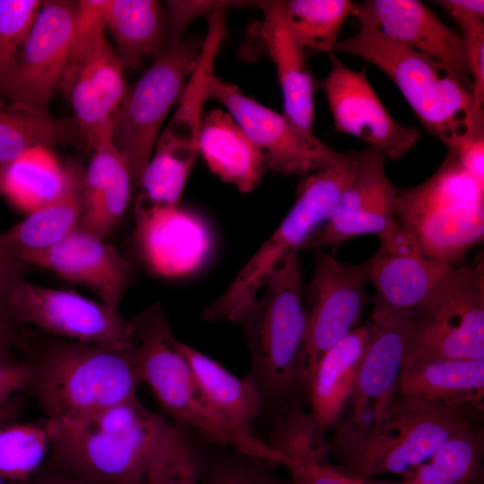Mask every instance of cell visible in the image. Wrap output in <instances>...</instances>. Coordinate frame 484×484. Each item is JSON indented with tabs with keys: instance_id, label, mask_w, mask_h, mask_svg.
Here are the masks:
<instances>
[{
	"instance_id": "1",
	"label": "cell",
	"mask_w": 484,
	"mask_h": 484,
	"mask_svg": "<svg viewBox=\"0 0 484 484\" xmlns=\"http://www.w3.org/2000/svg\"><path fill=\"white\" fill-rule=\"evenodd\" d=\"M46 419L56 460L99 484H143L169 425L137 397L82 419Z\"/></svg>"
},
{
	"instance_id": "2",
	"label": "cell",
	"mask_w": 484,
	"mask_h": 484,
	"mask_svg": "<svg viewBox=\"0 0 484 484\" xmlns=\"http://www.w3.org/2000/svg\"><path fill=\"white\" fill-rule=\"evenodd\" d=\"M304 291L298 252H292L278 263L239 322L251 355L250 373L265 401L280 406L281 417L301 410L307 394L301 371Z\"/></svg>"
},
{
	"instance_id": "3",
	"label": "cell",
	"mask_w": 484,
	"mask_h": 484,
	"mask_svg": "<svg viewBox=\"0 0 484 484\" xmlns=\"http://www.w3.org/2000/svg\"><path fill=\"white\" fill-rule=\"evenodd\" d=\"M132 320V353L141 382L149 385L177 422L191 427L205 440L231 447L248 458L281 464L283 456L273 445L234 427L211 407L159 306Z\"/></svg>"
},
{
	"instance_id": "4",
	"label": "cell",
	"mask_w": 484,
	"mask_h": 484,
	"mask_svg": "<svg viewBox=\"0 0 484 484\" xmlns=\"http://www.w3.org/2000/svg\"><path fill=\"white\" fill-rule=\"evenodd\" d=\"M356 56L382 70L431 134L453 151L469 132L471 91L446 66L399 43L370 24L338 39L333 53Z\"/></svg>"
},
{
	"instance_id": "5",
	"label": "cell",
	"mask_w": 484,
	"mask_h": 484,
	"mask_svg": "<svg viewBox=\"0 0 484 484\" xmlns=\"http://www.w3.org/2000/svg\"><path fill=\"white\" fill-rule=\"evenodd\" d=\"M30 386L49 419H78L136 397L142 383L132 353L65 341L34 362Z\"/></svg>"
},
{
	"instance_id": "6",
	"label": "cell",
	"mask_w": 484,
	"mask_h": 484,
	"mask_svg": "<svg viewBox=\"0 0 484 484\" xmlns=\"http://www.w3.org/2000/svg\"><path fill=\"white\" fill-rule=\"evenodd\" d=\"M429 258L456 267L484 237V186L447 154L416 186L398 189L395 219Z\"/></svg>"
},
{
	"instance_id": "7",
	"label": "cell",
	"mask_w": 484,
	"mask_h": 484,
	"mask_svg": "<svg viewBox=\"0 0 484 484\" xmlns=\"http://www.w3.org/2000/svg\"><path fill=\"white\" fill-rule=\"evenodd\" d=\"M350 179L351 171L343 163L303 176L294 203L278 228L220 296L203 308L201 318L210 323L239 324L278 263L288 254L305 248L328 221Z\"/></svg>"
},
{
	"instance_id": "8",
	"label": "cell",
	"mask_w": 484,
	"mask_h": 484,
	"mask_svg": "<svg viewBox=\"0 0 484 484\" xmlns=\"http://www.w3.org/2000/svg\"><path fill=\"white\" fill-rule=\"evenodd\" d=\"M483 410L432 406L395 393L338 469L363 480L380 474L403 477L457 430L480 422Z\"/></svg>"
},
{
	"instance_id": "9",
	"label": "cell",
	"mask_w": 484,
	"mask_h": 484,
	"mask_svg": "<svg viewBox=\"0 0 484 484\" xmlns=\"http://www.w3.org/2000/svg\"><path fill=\"white\" fill-rule=\"evenodd\" d=\"M71 52L61 88L84 144L91 151L112 143L130 87L101 15L102 0H81Z\"/></svg>"
},
{
	"instance_id": "10",
	"label": "cell",
	"mask_w": 484,
	"mask_h": 484,
	"mask_svg": "<svg viewBox=\"0 0 484 484\" xmlns=\"http://www.w3.org/2000/svg\"><path fill=\"white\" fill-rule=\"evenodd\" d=\"M436 359L484 360V264L452 267L412 324L402 368Z\"/></svg>"
},
{
	"instance_id": "11",
	"label": "cell",
	"mask_w": 484,
	"mask_h": 484,
	"mask_svg": "<svg viewBox=\"0 0 484 484\" xmlns=\"http://www.w3.org/2000/svg\"><path fill=\"white\" fill-rule=\"evenodd\" d=\"M202 44V39L190 38L170 46L129 89L111 143L125 159L135 186L164 120L178 103L198 62Z\"/></svg>"
},
{
	"instance_id": "12",
	"label": "cell",
	"mask_w": 484,
	"mask_h": 484,
	"mask_svg": "<svg viewBox=\"0 0 484 484\" xmlns=\"http://www.w3.org/2000/svg\"><path fill=\"white\" fill-rule=\"evenodd\" d=\"M0 307L16 325L117 350L134 346L132 319L72 290L43 287L23 277L9 289Z\"/></svg>"
},
{
	"instance_id": "13",
	"label": "cell",
	"mask_w": 484,
	"mask_h": 484,
	"mask_svg": "<svg viewBox=\"0 0 484 484\" xmlns=\"http://www.w3.org/2000/svg\"><path fill=\"white\" fill-rule=\"evenodd\" d=\"M367 282L362 264L341 262L317 250L312 276L304 291L306 332L301 371L307 393L320 358L359 326L366 307L372 303Z\"/></svg>"
},
{
	"instance_id": "14",
	"label": "cell",
	"mask_w": 484,
	"mask_h": 484,
	"mask_svg": "<svg viewBox=\"0 0 484 484\" xmlns=\"http://www.w3.org/2000/svg\"><path fill=\"white\" fill-rule=\"evenodd\" d=\"M209 97L219 100L261 151L266 169L290 176H306L335 162L337 151L284 113L246 96L240 89L213 75Z\"/></svg>"
},
{
	"instance_id": "15",
	"label": "cell",
	"mask_w": 484,
	"mask_h": 484,
	"mask_svg": "<svg viewBox=\"0 0 484 484\" xmlns=\"http://www.w3.org/2000/svg\"><path fill=\"white\" fill-rule=\"evenodd\" d=\"M79 15L78 1L47 0L30 31L18 64L0 96L49 114L61 88Z\"/></svg>"
},
{
	"instance_id": "16",
	"label": "cell",
	"mask_w": 484,
	"mask_h": 484,
	"mask_svg": "<svg viewBox=\"0 0 484 484\" xmlns=\"http://www.w3.org/2000/svg\"><path fill=\"white\" fill-rule=\"evenodd\" d=\"M372 303L368 336L349 398V426L366 427L367 422V431L396 393L411 328L420 314Z\"/></svg>"
},
{
	"instance_id": "17",
	"label": "cell",
	"mask_w": 484,
	"mask_h": 484,
	"mask_svg": "<svg viewBox=\"0 0 484 484\" xmlns=\"http://www.w3.org/2000/svg\"><path fill=\"white\" fill-rule=\"evenodd\" d=\"M330 61L324 90L336 130L366 142L385 157H403L417 143L419 131L401 125L390 115L365 69L349 68L334 53H330Z\"/></svg>"
},
{
	"instance_id": "18",
	"label": "cell",
	"mask_w": 484,
	"mask_h": 484,
	"mask_svg": "<svg viewBox=\"0 0 484 484\" xmlns=\"http://www.w3.org/2000/svg\"><path fill=\"white\" fill-rule=\"evenodd\" d=\"M378 238L377 250L362 263L367 281L376 289L373 301L393 310L421 313L452 267L428 257L398 223Z\"/></svg>"
},
{
	"instance_id": "19",
	"label": "cell",
	"mask_w": 484,
	"mask_h": 484,
	"mask_svg": "<svg viewBox=\"0 0 484 484\" xmlns=\"http://www.w3.org/2000/svg\"><path fill=\"white\" fill-rule=\"evenodd\" d=\"M385 160L376 148L368 146L359 151L357 169L334 212L305 248H336L356 237H380L397 223L398 188L385 173Z\"/></svg>"
},
{
	"instance_id": "20",
	"label": "cell",
	"mask_w": 484,
	"mask_h": 484,
	"mask_svg": "<svg viewBox=\"0 0 484 484\" xmlns=\"http://www.w3.org/2000/svg\"><path fill=\"white\" fill-rule=\"evenodd\" d=\"M21 260L89 289L115 311L133 278L132 264L118 249L80 227L57 245Z\"/></svg>"
},
{
	"instance_id": "21",
	"label": "cell",
	"mask_w": 484,
	"mask_h": 484,
	"mask_svg": "<svg viewBox=\"0 0 484 484\" xmlns=\"http://www.w3.org/2000/svg\"><path fill=\"white\" fill-rule=\"evenodd\" d=\"M359 23L379 29L390 39L446 66L471 91L462 39L418 0H368L357 4Z\"/></svg>"
},
{
	"instance_id": "22",
	"label": "cell",
	"mask_w": 484,
	"mask_h": 484,
	"mask_svg": "<svg viewBox=\"0 0 484 484\" xmlns=\"http://www.w3.org/2000/svg\"><path fill=\"white\" fill-rule=\"evenodd\" d=\"M135 240L147 267L164 277L194 272L205 262L212 246L204 222L178 206L135 204Z\"/></svg>"
},
{
	"instance_id": "23",
	"label": "cell",
	"mask_w": 484,
	"mask_h": 484,
	"mask_svg": "<svg viewBox=\"0 0 484 484\" xmlns=\"http://www.w3.org/2000/svg\"><path fill=\"white\" fill-rule=\"evenodd\" d=\"M259 33L275 65L283 96L284 114L301 128L313 132L315 86L304 48L290 35L281 1H261Z\"/></svg>"
},
{
	"instance_id": "24",
	"label": "cell",
	"mask_w": 484,
	"mask_h": 484,
	"mask_svg": "<svg viewBox=\"0 0 484 484\" xmlns=\"http://www.w3.org/2000/svg\"><path fill=\"white\" fill-rule=\"evenodd\" d=\"M197 151L215 175L242 193L251 192L266 169L259 148L232 116L221 109L203 116Z\"/></svg>"
},
{
	"instance_id": "25",
	"label": "cell",
	"mask_w": 484,
	"mask_h": 484,
	"mask_svg": "<svg viewBox=\"0 0 484 484\" xmlns=\"http://www.w3.org/2000/svg\"><path fill=\"white\" fill-rule=\"evenodd\" d=\"M396 393L432 406L483 410L484 360L436 359L402 368Z\"/></svg>"
},
{
	"instance_id": "26",
	"label": "cell",
	"mask_w": 484,
	"mask_h": 484,
	"mask_svg": "<svg viewBox=\"0 0 484 484\" xmlns=\"http://www.w3.org/2000/svg\"><path fill=\"white\" fill-rule=\"evenodd\" d=\"M101 15L125 70H136L170 47L167 10L153 0H102Z\"/></svg>"
},
{
	"instance_id": "27",
	"label": "cell",
	"mask_w": 484,
	"mask_h": 484,
	"mask_svg": "<svg viewBox=\"0 0 484 484\" xmlns=\"http://www.w3.org/2000/svg\"><path fill=\"white\" fill-rule=\"evenodd\" d=\"M367 336L366 322L325 351L316 363L307 397L310 414L323 430L336 422L349 401Z\"/></svg>"
},
{
	"instance_id": "28",
	"label": "cell",
	"mask_w": 484,
	"mask_h": 484,
	"mask_svg": "<svg viewBox=\"0 0 484 484\" xmlns=\"http://www.w3.org/2000/svg\"><path fill=\"white\" fill-rule=\"evenodd\" d=\"M177 345L211 407L234 427L253 434L252 423L264 398L252 373L236 376L196 349L178 340Z\"/></svg>"
},
{
	"instance_id": "29",
	"label": "cell",
	"mask_w": 484,
	"mask_h": 484,
	"mask_svg": "<svg viewBox=\"0 0 484 484\" xmlns=\"http://www.w3.org/2000/svg\"><path fill=\"white\" fill-rule=\"evenodd\" d=\"M81 179L78 171L62 166L49 148L36 147L1 170L0 192L29 213L58 200Z\"/></svg>"
},
{
	"instance_id": "30",
	"label": "cell",
	"mask_w": 484,
	"mask_h": 484,
	"mask_svg": "<svg viewBox=\"0 0 484 484\" xmlns=\"http://www.w3.org/2000/svg\"><path fill=\"white\" fill-rule=\"evenodd\" d=\"M323 431L302 410L278 420L271 444L283 455L281 464L289 470L293 484H342L327 462L329 446Z\"/></svg>"
},
{
	"instance_id": "31",
	"label": "cell",
	"mask_w": 484,
	"mask_h": 484,
	"mask_svg": "<svg viewBox=\"0 0 484 484\" xmlns=\"http://www.w3.org/2000/svg\"><path fill=\"white\" fill-rule=\"evenodd\" d=\"M82 143L73 117H54L0 99V169L36 147Z\"/></svg>"
},
{
	"instance_id": "32",
	"label": "cell",
	"mask_w": 484,
	"mask_h": 484,
	"mask_svg": "<svg viewBox=\"0 0 484 484\" xmlns=\"http://www.w3.org/2000/svg\"><path fill=\"white\" fill-rule=\"evenodd\" d=\"M484 429L465 425L422 464L403 476V484H480L483 480Z\"/></svg>"
},
{
	"instance_id": "33",
	"label": "cell",
	"mask_w": 484,
	"mask_h": 484,
	"mask_svg": "<svg viewBox=\"0 0 484 484\" xmlns=\"http://www.w3.org/2000/svg\"><path fill=\"white\" fill-rule=\"evenodd\" d=\"M81 186L82 179L64 196L29 212L22 221L2 233L20 259L24 255L57 245L80 226Z\"/></svg>"
},
{
	"instance_id": "34",
	"label": "cell",
	"mask_w": 484,
	"mask_h": 484,
	"mask_svg": "<svg viewBox=\"0 0 484 484\" xmlns=\"http://www.w3.org/2000/svg\"><path fill=\"white\" fill-rule=\"evenodd\" d=\"M198 151L162 134L154 154L143 169L135 204L176 207L193 168Z\"/></svg>"
},
{
	"instance_id": "35",
	"label": "cell",
	"mask_w": 484,
	"mask_h": 484,
	"mask_svg": "<svg viewBox=\"0 0 484 484\" xmlns=\"http://www.w3.org/2000/svg\"><path fill=\"white\" fill-rule=\"evenodd\" d=\"M286 26L303 48H311L328 54L338 40V34L357 4L349 0L281 1Z\"/></svg>"
},
{
	"instance_id": "36",
	"label": "cell",
	"mask_w": 484,
	"mask_h": 484,
	"mask_svg": "<svg viewBox=\"0 0 484 484\" xmlns=\"http://www.w3.org/2000/svg\"><path fill=\"white\" fill-rule=\"evenodd\" d=\"M461 30L471 79L472 105L468 135L484 134V1H436Z\"/></svg>"
},
{
	"instance_id": "37",
	"label": "cell",
	"mask_w": 484,
	"mask_h": 484,
	"mask_svg": "<svg viewBox=\"0 0 484 484\" xmlns=\"http://www.w3.org/2000/svg\"><path fill=\"white\" fill-rule=\"evenodd\" d=\"M51 447L47 419L39 422L0 421V478L26 480Z\"/></svg>"
},
{
	"instance_id": "38",
	"label": "cell",
	"mask_w": 484,
	"mask_h": 484,
	"mask_svg": "<svg viewBox=\"0 0 484 484\" xmlns=\"http://www.w3.org/2000/svg\"><path fill=\"white\" fill-rule=\"evenodd\" d=\"M201 457L181 423H169L147 467L145 484H196Z\"/></svg>"
},
{
	"instance_id": "39",
	"label": "cell",
	"mask_w": 484,
	"mask_h": 484,
	"mask_svg": "<svg viewBox=\"0 0 484 484\" xmlns=\"http://www.w3.org/2000/svg\"><path fill=\"white\" fill-rule=\"evenodd\" d=\"M41 0H0V93L15 69Z\"/></svg>"
},
{
	"instance_id": "40",
	"label": "cell",
	"mask_w": 484,
	"mask_h": 484,
	"mask_svg": "<svg viewBox=\"0 0 484 484\" xmlns=\"http://www.w3.org/2000/svg\"><path fill=\"white\" fill-rule=\"evenodd\" d=\"M217 484H283L263 468L248 462H229L212 474Z\"/></svg>"
},
{
	"instance_id": "41",
	"label": "cell",
	"mask_w": 484,
	"mask_h": 484,
	"mask_svg": "<svg viewBox=\"0 0 484 484\" xmlns=\"http://www.w3.org/2000/svg\"><path fill=\"white\" fill-rule=\"evenodd\" d=\"M34 374V362L0 360V408L5 407L13 393L30 386Z\"/></svg>"
},
{
	"instance_id": "42",
	"label": "cell",
	"mask_w": 484,
	"mask_h": 484,
	"mask_svg": "<svg viewBox=\"0 0 484 484\" xmlns=\"http://www.w3.org/2000/svg\"><path fill=\"white\" fill-rule=\"evenodd\" d=\"M464 169L484 186V134L464 136L453 151Z\"/></svg>"
},
{
	"instance_id": "43",
	"label": "cell",
	"mask_w": 484,
	"mask_h": 484,
	"mask_svg": "<svg viewBox=\"0 0 484 484\" xmlns=\"http://www.w3.org/2000/svg\"><path fill=\"white\" fill-rule=\"evenodd\" d=\"M26 265L0 234V304L9 289L24 277Z\"/></svg>"
},
{
	"instance_id": "44",
	"label": "cell",
	"mask_w": 484,
	"mask_h": 484,
	"mask_svg": "<svg viewBox=\"0 0 484 484\" xmlns=\"http://www.w3.org/2000/svg\"><path fill=\"white\" fill-rule=\"evenodd\" d=\"M0 337L6 340L12 346L29 351L30 346L17 329V325L11 320L4 310L0 307Z\"/></svg>"
},
{
	"instance_id": "45",
	"label": "cell",
	"mask_w": 484,
	"mask_h": 484,
	"mask_svg": "<svg viewBox=\"0 0 484 484\" xmlns=\"http://www.w3.org/2000/svg\"><path fill=\"white\" fill-rule=\"evenodd\" d=\"M333 471L335 477L342 484H389V483H376V482L369 481L368 480L359 479L341 471V470H339L337 467H334V466H333Z\"/></svg>"
},
{
	"instance_id": "46",
	"label": "cell",
	"mask_w": 484,
	"mask_h": 484,
	"mask_svg": "<svg viewBox=\"0 0 484 484\" xmlns=\"http://www.w3.org/2000/svg\"><path fill=\"white\" fill-rule=\"evenodd\" d=\"M11 347L12 345L6 340L0 337V360L13 359Z\"/></svg>"
},
{
	"instance_id": "47",
	"label": "cell",
	"mask_w": 484,
	"mask_h": 484,
	"mask_svg": "<svg viewBox=\"0 0 484 484\" xmlns=\"http://www.w3.org/2000/svg\"><path fill=\"white\" fill-rule=\"evenodd\" d=\"M46 484H99V483L84 480L75 477V479L56 480L54 481L48 482Z\"/></svg>"
},
{
	"instance_id": "48",
	"label": "cell",
	"mask_w": 484,
	"mask_h": 484,
	"mask_svg": "<svg viewBox=\"0 0 484 484\" xmlns=\"http://www.w3.org/2000/svg\"><path fill=\"white\" fill-rule=\"evenodd\" d=\"M10 415V411H5V407L0 409V421L6 419Z\"/></svg>"
},
{
	"instance_id": "49",
	"label": "cell",
	"mask_w": 484,
	"mask_h": 484,
	"mask_svg": "<svg viewBox=\"0 0 484 484\" xmlns=\"http://www.w3.org/2000/svg\"><path fill=\"white\" fill-rule=\"evenodd\" d=\"M207 484H217V482L213 480V478L211 476L209 481L207 482Z\"/></svg>"
},
{
	"instance_id": "50",
	"label": "cell",
	"mask_w": 484,
	"mask_h": 484,
	"mask_svg": "<svg viewBox=\"0 0 484 484\" xmlns=\"http://www.w3.org/2000/svg\"><path fill=\"white\" fill-rule=\"evenodd\" d=\"M0 484H6L4 480H3L2 478H0Z\"/></svg>"
},
{
	"instance_id": "51",
	"label": "cell",
	"mask_w": 484,
	"mask_h": 484,
	"mask_svg": "<svg viewBox=\"0 0 484 484\" xmlns=\"http://www.w3.org/2000/svg\"><path fill=\"white\" fill-rule=\"evenodd\" d=\"M1 170H2V169H0V175H1Z\"/></svg>"
},
{
	"instance_id": "52",
	"label": "cell",
	"mask_w": 484,
	"mask_h": 484,
	"mask_svg": "<svg viewBox=\"0 0 484 484\" xmlns=\"http://www.w3.org/2000/svg\"></svg>"
}]
</instances>
